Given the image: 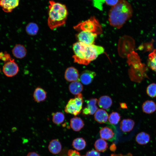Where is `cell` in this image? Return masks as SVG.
<instances>
[{
    "label": "cell",
    "mask_w": 156,
    "mask_h": 156,
    "mask_svg": "<svg viewBox=\"0 0 156 156\" xmlns=\"http://www.w3.org/2000/svg\"><path fill=\"white\" fill-rule=\"evenodd\" d=\"M73 48L74 53L73 56L74 62L86 65L104 52L102 47L94 44L88 45L79 41L73 44Z\"/></svg>",
    "instance_id": "6da1fadb"
},
{
    "label": "cell",
    "mask_w": 156,
    "mask_h": 156,
    "mask_svg": "<svg viewBox=\"0 0 156 156\" xmlns=\"http://www.w3.org/2000/svg\"><path fill=\"white\" fill-rule=\"evenodd\" d=\"M133 13L132 7L128 1L126 0H119L109 11V24L113 27L120 29L131 17Z\"/></svg>",
    "instance_id": "7a4b0ae2"
},
{
    "label": "cell",
    "mask_w": 156,
    "mask_h": 156,
    "mask_svg": "<svg viewBox=\"0 0 156 156\" xmlns=\"http://www.w3.org/2000/svg\"><path fill=\"white\" fill-rule=\"evenodd\" d=\"M47 24L49 28L53 30L64 25L68 14L66 6L51 0L49 1Z\"/></svg>",
    "instance_id": "3957f363"
},
{
    "label": "cell",
    "mask_w": 156,
    "mask_h": 156,
    "mask_svg": "<svg viewBox=\"0 0 156 156\" xmlns=\"http://www.w3.org/2000/svg\"><path fill=\"white\" fill-rule=\"evenodd\" d=\"M74 28L77 30L88 31L97 35L102 32L100 24L98 20L94 16L91 17L87 20L80 23Z\"/></svg>",
    "instance_id": "277c9868"
},
{
    "label": "cell",
    "mask_w": 156,
    "mask_h": 156,
    "mask_svg": "<svg viewBox=\"0 0 156 156\" xmlns=\"http://www.w3.org/2000/svg\"><path fill=\"white\" fill-rule=\"evenodd\" d=\"M82 94L80 93L76 95L74 98L70 99L66 105L65 112L75 116L81 112L83 103Z\"/></svg>",
    "instance_id": "5b68a950"
},
{
    "label": "cell",
    "mask_w": 156,
    "mask_h": 156,
    "mask_svg": "<svg viewBox=\"0 0 156 156\" xmlns=\"http://www.w3.org/2000/svg\"><path fill=\"white\" fill-rule=\"evenodd\" d=\"M121 38L119 42L118 52L122 57H125L133 51L135 42L129 36H124Z\"/></svg>",
    "instance_id": "8992f818"
},
{
    "label": "cell",
    "mask_w": 156,
    "mask_h": 156,
    "mask_svg": "<svg viewBox=\"0 0 156 156\" xmlns=\"http://www.w3.org/2000/svg\"><path fill=\"white\" fill-rule=\"evenodd\" d=\"M2 71L6 76L12 77L16 75L18 73L19 67L14 60L12 59L5 63L3 67Z\"/></svg>",
    "instance_id": "52a82bcc"
},
{
    "label": "cell",
    "mask_w": 156,
    "mask_h": 156,
    "mask_svg": "<svg viewBox=\"0 0 156 156\" xmlns=\"http://www.w3.org/2000/svg\"><path fill=\"white\" fill-rule=\"evenodd\" d=\"M97 34L91 32L82 31H81L77 35L78 41L88 45L94 44Z\"/></svg>",
    "instance_id": "ba28073f"
},
{
    "label": "cell",
    "mask_w": 156,
    "mask_h": 156,
    "mask_svg": "<svg viewBox=\"0 0 156 156\" xmlns=\"http://www.w3.org/2000/svg\"><path fill=\"white\" fill-rule=\"evenodd\" d=\"M20 0H0V7L5 12L10 13L19 5Z\"/></svg>",
    "instance_id": "9c48e42d"
},
{
    "label": "cell",
    "mask_w": 156,
    "mask_h": 156,
    "mask_svg": "<svg viewBox=\"0 0 156 156\" xmlns=\"http://www.w3.org/2000/svg\"><path fill=\"white\" fill-rule=\"evenodd\" d=\"M98 100L96 98H92L87 101V106L83 109L82 113L84 115H93L98 109L96 105Z\"/></svg>",
    "instance_id": "30bf717a"
},
{
    "label": "cell",
    "mask_w": 156,
    "mask_h": 156,
    "mask_svg": "<svg viewBox=\"0 0 156 156\" xmlns=\"http://www.w3.org/2000/svg\"><path fill=\"white\" fill-rule=\"evenodd\" d=\"M64 76L65 79L67 81L72 82L78 80L79 74L78 70L76 68L71 66L66 69Z\"/></svg>",
    "instance_id": "8fae6325"
},
{
    "label": "cell",
    "mask_w": 156,
    "mask_h": 156,
    "mask_svg": "<svg viewBox=\"0 0 156 156\" xmlns=\"http://www.w3.org/2000/svg\"><path fill=\"white\" fill-rule=\"evenodd\" d=\"M101 138L104 140L112 141L116 138V135L113 130L110 128L105 127L102 128L99 131Z\"/></svg>",
    "instance_id": "7c38bea8"
},
{
    "label": "cell",
    "mask_w": 156,
    "mask_h": 156,
    "mask_svg": "<svg viewBox=\"0 0 156 156\" xmlns=\"http://www.w3.org/2000/svg\"><path fill=\"white\" fill-rule=\"evenodd\" d=\"M96 75L94 71L89 70H85L81 73L80 76V80L81 83L85 85L90 84L92 82Z\"/></svg>",
    "instance_id": "4fadbf2b"
},
{
    "label": "cell",
    "mask_w": 156,
    "mask_h": 156,
    "mask_svg": "<svg viewBox=\"0 0 156 156\" xmlns=\"http://www.w3.org/2000/svg\"><path fill=\"white\" fill-rule=\"evenodd\" d=\"M13 55L16 58L21 59L24 57L27 54V50L25 47L21 44L16 45L12 50Z\"/></svg>",
    "instance_id": "5bb4252c"
},
{
    "label": "cell",
    "mask_w": 156,
    "mask_h": 156,
    "mask_svg": "<svg viewBox=\"0 0 156 156\" xmlns=\"http://www.w3.org/2000/svg\"><path fill=\"white\" fill-rule=\"evenodd\" d=\"M47 97L46 91L40 87H38L35 90L33 97L34 101L37 103H40L44 101Z\"/></svg>",
    "instance_id": "9a60e30c"
},
{
    "label": "cell",
    "mask_w": 156,
    "mask_h": 156,
    "mask_svg": "<svg viewBox=\"0 0 156 156\" xmlns=\"http://www.w3.org/2000/svg\"><path fill=\"white\" fill-rule=\"evenodd\" d=\"M48 148L49 152L53 154L59 153L62 149L61 144L57 139H54L51 140L49 143Z\"/></svg>",
    "instance_id": "2e32d148"
},
{
    "label": "cell",
    "mask_w": 156,
    "mask_h": 156,
    "mask_svg": "<svg viewBox=\"0 0 156 156\" xmlns=\"http://www.w3.org/2000/svg\"><path fill=\"white\" fill-rule=\"evenodd\" d=\"M109 115L107 112L103 109H99L94 114L95 120L99 123H103L107 121Z\"/></svg>",
    "instance_id": "e0dca14e"
},
{
    "label": "cell",
    "mask_w": 156,
    "mask_h": 156,
    "mask_svg": "<svg viewBox=\"0 0 156 156\" xmlns=\"http://www.w3.org/2000/svg\"><path fill=\"white\" fill-rule=\"evenodd\" d=\"M70 126L73 131H78L83 128L84 126V123L81 118L76 116L70 119Z\"/></svg>",
    "instance_id": "ac0fdd59"
},
{
    "label": "cell",
    "mask_w": 156,
    "mask_h": 156,
    "mask_svg": "<svg viewBox=\"0 0 156 156\" xmlns=\"http://www.w3.org/2000/svg\"><path fill=\"white\" fill-rule=\"evenodd\" d=\"M135 125L134 121L131 119H125L122 120L120 123V128L124 132H128L133 129Z\"/></svg>",
    "instance_id": "d6986e66"
},
{
    "label": "cell",
    "mask_w": 156,
    "mask_h": 156,
    "mask_svg": "<svg viewBox=\"0 0 156 156\" xmlns=\"http://www.w3.org/2000/svg\"><path fill=\"white\" fill-rule=\"evenodd\" d=\"M68 89L71 94L76 95L83 91V87L81 83L77 80L71 82L69 86Z\"/></svg>",
    "instance_id": "ffe728a7"
},
{
    "label": "cell",
    "mask_w": 156,
    "mask_h": 156,
    "mask_svg": "<svg viewBox=\"0 0 156 156\" xmlns=\"http://www.w3.org/2000/svg\"><path fill=\"white\" fill-rule=\"evenodd\" d=\"M142 108L144 113L148 114H151L156 110V104L152 100H147L143 103Z\"/></svg>",
    "instance_id": "44dd1931"
},
{
    "label": "cell",
    "mask_w": 156,
    "mask_h": 156,
    "mask_svg": "<svg viewBox=\"0 0 156 156\" xmlns=\"http://www.w3.org/2000/svg\"><path fill=\"white\" fill-rule=\"evenodd\" d=\"M98 105L101 108L107 109L112 105V101L111 98L108 96H103L100 97L98 101Z\"/></svg>",
    "instance_id": "7402d4cb"
},
{
    "label": "cell",
    "mask_w": 156,
    "mask_h": 156,
    "mask_svg": "<svg viewBox=\"0 0 156 156\" xmlns=\"http://www.w3.org/2000/svg\"><path fill=\"white\" fill-rule=\"evenodd\" d=\"M150 139L149 134L144 132L139 133L135 137L136 141L140 145H145L148 144L150 141Z\"/></svg>",
    "instance_id": "603a6c76"
},
{
    "label": "cell",
    "mask_w": 156,
    "mask_h": 156,
    "mask_svg": "<svg viewBox=\"0 0 156 156\" xmlns=\"http://www.w3.org/2000/svg\"><path fill=\"white\" fill-rule=\"evenodd\" d=\"M147 63L149 68L156 74V49L149 54Z\"/></svg>",
    "instance_id": "cb8c5ba5"
},
{
    "label": "cell",
    "mask_w": 156,
    "mask_h": 156,
    "mask_svg": "<svg viewBox=\"0 0 156 156\" xmlns=\"http://www.w3.org/2000/svg\"><path fill=\"white\" fill-rule=\"evenodd\" d=\"M72 145L76 150L81 151L84 149L86 146V142L82 138H77L74 139Z\"/></svg>",
    "instance_id": "d4e9b609"
},
{
    "label": "cell",
    "mask_w": 156,
    "mask_h": 156,
    "mask_svg": "<svg viewBox=\"0 0 156 156\" xmlns=\"http://www.w3.org/2000/svg\"><path fill=\"white\" fill-rule=\"evenodd\" d=\"M94 146L96 151L103 152L107 149L108 145L107 143L104 140L99 138L95 141Z\"/></svg>",
    "instance_id": "484cf974"
},
{
    "label": "cell",
    "mask_w": 156,
    "mask_h": 156,
    "mask_svg": "<svg viewBox=\"0 0 156 156\" xmlns=\"http://www.w3.org/2000/svg\"><path fill=\"white\" fill-rule=\"evenodd\" d=\"M39 29L38 25L33 22L29 23L26 26L25 30L27 33L30 36H34L37 34Z\"/></svg>",
    "instance_id": "4316f807"
},
{
    "label": "cell",
    "mask_w": 156,
    "mask_h": 156,
    "mask_svg": "<svg viewBox=\"0 0 156 156\" xmlns=\"http://www.w3.org/2000/svg\"><path fill=\"white\" fill-rule=\"evenodd\" d=\"M65 118L64 114L61 112H57L52 114V121L56 125H60L62 123Z\"/></svg>",
    "instance_id": "83f0119b"
},
{
    "label": "cell",
    "mask_w": 156,
    "mask_h": 156,
    "mask_svg": "<svg viewBox=\"0 0 156 156\" xmlns=\"http://www.w3.org/2000/svg\"><path fill=\"white\" fill-rule=\"evenodd\" d=\"M120 114L118 113L113 112L109 116L108 120L111 124L117 125L120 121Z\"/></svg>",
    "instance_id": "f1b7e54d"
},
{
    "label": "cell",
    "mask_w": 156,
    "mask_h": 156,
    "mask_svg": "<svg viewBox=\"0 0 156 156\" xmlns=\"http://www.w3.org/2000/svg\"><path fill=\"white\" fill-rule=\"evenodd\" d=\"M147 94L151 97H156V83H153L147 86L146 88Z\"/></svg>",
    "instance_id": "f546056e"
},
{
    "label": "cell",
    "mask_w": 156,
    "mask_h": 156,
    "mask_svg": "<svg viewBox=\"0 0 156 156\" xmlns=\"http://www.w3.org/2000/svg\"><path fill=\"white\" fill-rule=\"evenodd\" d=\"M12 58L10 54L6 51L0 52V60L4 61L5 63L10 61Z\"/></svg>",
    "instance_id": "4dcf8cb0"
},
{
    "label": "cell",
    "mask_w": 156,
    "mask_h": 156,
    "mask_svg": "<svg viewBox=\"0 0 156 156\" xmlns=\"http://www.w3.org/2000/svg\"><path fill=\"white\" fill-rule=\"evenodd\" d=\"M67 155V156H86L81 155L77 151L72 149H70L68 151Z\"/></svg>",
    "instance_id": "1f68e13d"
},
{
    "label": "cell",
    "mask_w": 156,
    "mask_h": 156,
    "mask_svg": "<svg viewBox=\"0 0 156 156\" xmlns=\"http://www.w3.org/2000/svg\"><path fill=\"white\" fill-rule=\"evenodd\" d=\"M86 156H100V155L98 151L92 149L87 152Z\"/></svg>",
    "instance_id": "d6a6232c"
},
{
    "label": "cell",
    "mask_w": 156,
    "mask_h": 156,
    "mask_svg": "<svg viewBox=\"0 0 156 156\" xmlns=\"http://www.w3.org/2000/svg\"><path fill=\"white\" fill-rule=\"evenodd\" d=\"M119 0H104L105 3L107 5L113 6L117 3Z\"/></svg>",
    "instance_id": "836d02e7"
},
{
    "label": "cell",
    "mask_w": 156,
    "mask_h": 156,
    "mask_svg": "<svg viewBox=\"0 0 156 156\" xmlns=\"http://www.w3.org/2000/svg\"><path fill=\"white\" fill-rule=\"evenodd\" d=\"M111 156H132V155L130 153H128L127 154L125 155H123L121 154H116L114 153L112 154Z\"/></svg>",
    "instance_id": "e575fe53"
},
{
    "label": "cell",
    "mask_w": 156,
    "mask_h": 156,
    "mask_svg": "<svg viewBox=\"0 0 156 156\" xmlns=\"http://www.w3.org/2000/svg\"><path fill=\"white\" fill-rule=\"evenodd\" d=\"M26 156H40L37 153L34 152H31L29 153Z\"/></svg>",
    "instance_id": "d590c367"
},
{
    "label": "cell",
    "mask_w": 156,
    "mask_h": 156,
    "mask_svg": "<svg viewBox=\"0 0 156 156\" xmlns=\"http://www.w3.org/2000/svg\"><path fill=\"white\" fill-rule=\"evenodd\" d=\"M110 150L112 151H115L116 149V146L115 144L113 143L110 147Z\"/></svg>",
    "instance_id": "8d00e7d4"
},
{
    "label": "cell",
    "mask_w": 156,
    "mask_h": 156,
    "mask_svg": "<svg viewBox=\"0 0 156 156\" xmlns=\"http://www.w3.org/2000/svg\"><path fill=\"white\" fill-rule=\"evenodd\" d=\"M121 107L122 108H126L127 107L126 104L125 103H120Z\"/></svg>",
    "instance_id": "74e56055"
},
{
    "label": "cell",
    "mask_w": 156,
    "mask_h": 156,
    "mask_svg": "<svg viewBox=\"0 0 156 156\" xmlns=\"http://www.w3.org/2000/svg\"><path fill=\"white\" fill-rule=\"evenodd\" d=\"M0 71H1V69H0Z\"/></svg>",
    "instance_id": "f35d334b"
}]
</instances>
